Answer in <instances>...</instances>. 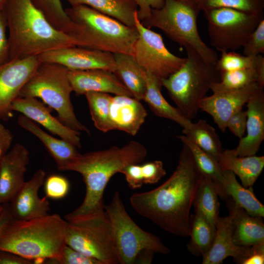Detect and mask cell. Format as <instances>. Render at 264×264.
Returning <instances> with one entry per match:
<instances>
[{"mask_svg": "<svg viewBox=\"0 0 264 264\" xmlns=\"http://www.w3.org/2000/svg\"><path fill=\"white\" fill-rule=\"evenodd\" d=\"M13 220L9 208L4 207L3 210L0 216V237Z\"/></svg>", "mask_w": 264, "mask_h": 264, "instance_id": "51", "label": "cell"}, {"mask_svg": "<svg viewBox=\"0 0 264 264\" xmlns=\"http://www.w3.org/2000/svg\"><path fill=\"white\" fill-rule=\"evenodd\" d=\"M246 112L242 109L235 111L228 119L226 129L239 139L244 136L246 131Z\"/></svg>", "mask_w": 264, "mask_h": 264, "instance_id": "43", "label": "cell"}, {"mask_svg": "<svg viewBox=\"0 0 264 264\" xmlns=\"http://www.w3.org/2000/svg\"><path fill=\"white\" fill-rule=\"evenodd\" d=\"M125 176L129 187L132 189L140 188L144 184L141 165L134 164L129 165L120 172Z\"/></svg>", "mask_w": 264, "mask_h": 264, "instance_id": "44", "label": "cell"}, {"mask_svg": "<svg viewBox=\"0 0 264 264\" xmlns=\"http://www.w3.org/2000/svg\"><path fill=\"white\" fill-rule=\"evenodd\" d=\"M137 6V15L141 22L147 20L152 9H158L164 5V0H132Z\"/></svg>", "mask_w": 264, "mask_h": 264, "instance_id": "45", "label": "cell"}, {"mask_svg": "<svg viewBox=\"0 0 264 264\" xmlns=\"http://www.w3.org/2000/svg\"><path fill=\"white\" fill-rule=\"evenodd\" d=\"M259 88L257 83L234 90L223 89L212 85L210 90L213 94L205 96L201 101L199 110L210 114L218 128L224 132L231 115L237 110L242 109Z\"/></svg>", "mask_w": 264, "mask_h": 264, "instance_id": "15", "label": "cell"}, {"mask_svg": "<svg viewBox=\"0 0 264 264\" xmlns=\"http://www.w3.org/2000/svg\"><path fill=\"white\" fill-rule=\"evenodd\" d=\"M182 133L217 160L223 150L215 129L205 120L199 119L182 130Z\"/></svg>", "mask_w": 264, "mask_h": 264, "instance_id": "31", "label": "cell"}, {"mask_svg": "<svg viewBox=\"0 0 264 264\" xmlns=\"http://www.w3.org/2000/svg\"><path fill=\"white\" fill-rule=\"evenodd\" d=\"M56 29L69 36L72 22L63 7L61 0H31Z\"/></svg>", "mask_w": 264, "mask_h": 264, "instance_id": "35", "label": "cell"}, {"mask_svg": "<svg viewBox=\"0 0 264 264\" xmlns=\"http://www.w3.org/2000/svg\"><path fill=\"white\" fill-rule=\"evenodd\" d=\"M218 196L213 181L202 175L195 195L193 205L195 211L202 214L215 226L219 217Z\"/></svg>", "mask_w": 264, "mask_h": 264, "instance_id": "32", "label": "cell"}, {"mask_svg": "<svg viewBox=\"0 0 264 264\" xmlns=\"http://www.w3.org/2000/svg\"><path fill=\"white\" fill-rule=\"evenodd\" d=\"M67 221L57 214L26 220H13L0 237V251L38 264L55 262L66 245Z\"/></svg>", "mask_w": 264, "mask_h": 264, "instance_id": "4", "label": "cell"}, {"mask_svg": "<svg viewBox=\"0 0 264 264\" xmlns=\"http://www.w3.org/2000/svg\"><path fill=\"white\" fill-rule=\"evenodd\" d=\"M2 204H3L1 203V201L0 200V216L1 214L4 209V206H3Z\"/></svg>", "mask_w": 264, "mask_h": 264, "instance_id": "54", "label": "cell"}, {"mask_svg": "<svg viewBox=\"0 0 264 264\" xmlns=\"http://www.w3.org/2000/svg\"><path fill=\"white\" fill-rule=\"evenodd\" d=\"M55 264H102L98 260L88 256L66 244Z\"/></svg>", "mask_w": 264, "mask_h": 264, "instance_id": "41", "label": "cell"}, {"mask_svg": "<svg viewBox=\"0 0 264 264\" xmlns=\"http://www.w3.org/2000/svg\"><path fill=\"white\" fill-rule=\"evenodd\" d=\"M254 68L257 75V84L260 88L264 87V57L262 54L256 57Z\"/></svg>", "mask_w": 264, "mask_h": 264, "instance_id": "50", "label": "cell"}, {"mask_svg": "<svg viewBox=\"0 0 264 264\" xmlns=\"http://www.w3.org/2000/svg\"><path fill=\"white\" fill-rule=\"evenodd\" d=\"M223 176L221 184L215 186L218 195L224 200L231 199L251 216L264 218V206L256 197L251 187L245 188L240 184L231 171H223Z\"/></svg>", "mask_w": 264, "mask_h": 264, "instance_id": "25", "label": "cell"}, {"mask_svg": "<svg viewBox=\"0 0 264 264\" xmlns=\"http://www.w3.org/2000/svg\"><path fill=\"white\" fill-rule=\"evenodd\" d=\"M66 221V244L102 264H119L113 229L106 213L102 216Z\"/></svg>", "mask_w": 264, "mask_h": 264, "instance_id": "10", "label": "cell"}, {"mask_svg": "<svg viewBox=\"0 0 264 264\" xmlns=\"http://www.w3.org/2000/svg\"><path fill=\"white\" fill-rule=\"evenodd\" d=\"M113 54L116 65L114 73L133 97L143 100L147 88L146 71L138 64L133 56L122 53Z\"/></svg>", "mask_w": 264, "mask_h": 264, "instance_id": "28", "label": "cell"}, {"mask_svg": "<svg viewBox=\"0 0 264 264\" xmlns=\"http://www.w3.org/2000/svg\"><path fill=\"white\" fill-rule=\"evenodd\" d=\"M85 95L94 126L103 132L113 130L110 115L112 96L109 93L93 91Z\"/></svg>", "mask_w": 264, "mask_h": 264, "instance_id": "34", "label": "cell"}, {"mask_svg": "<svg viewBox=\"0 0 264 264\" xmlns=\"http://www.w3.org/2000/svg\"><path fill=\"white\" fill-rule=\"evenodd\" d=\"M44 184L45 196L53 199L64 198L68 193L70 188L68 180L65 177L58 175L48 176Z\"/></svg>", "mask_w": 264, "mask_h": 264, "instance_id": "39", "label": "cell"}, {"mask_svg": "<svg viewBox=\"0 0 264 264\" xmlns=\"http://www.w3.org/2000/svg\"><path fill=\"white\" fill-rule=\"evenodd\" d=\"M7 30L5 16L2 12H0V66L9 61V43Z\"/></svg>", "mask_w": 264, "mask_h": 264, "instance_id": "46", "label": "cell"}, {"mask_svg": "<svg viewBox=\"0 0 264 264\" xmlns=\"http://www.w3.org/2000/svg\"><path fill=\"white\" fill-rule=\"evenodd\" d=\"M17 121L22 128L34 135L42 142L55 160L59 170L65 171L67 166L79 155L75 146L50 135L25 116L20 115Z\"/></svg>", "mask_w": 264, "mask_h": 264, "instance_id": "24", "label": "cell"}, {"mask_svg": "<svg viewBox=\"0 0 264 264\" xmlns=\"http://www.w3.org/2000/svg\"><path fill=\"white\" fill-rule=\"evenodd\" d=\"M233 223L231 216L219 217L216 224V233L213 243L207 253L202 257V264H221L228 257L233 258L238 264L247 257L252 246L236 244L233 239Z\"/></svg>", "mask_w": 264, "mask_h": 264, "instance_id": "20", "label": "cell"}, {"mask_svg": "<svg viewBox=\"0 0 264 264\" xmlns=\"http://www.w3.org/2000/svg\"><path fill=\"white\" fill-rule=\"evenodd\" d=\"M65 10L73 23L69 36L75 40L77 46L133 56L139 36L135 26H129L84 5Z\"/></svg>", "mask_w": 264, "mask_h": 264, "instance_id": "5", "label": "cell"}, {"mask_svg": "<svg viewBox=\"0 0 264 264\" xmlns=\"http://www.w3.org/2000/svg\"><path fill=\"white\" fill-rule=\"evenodd\" d=\"M184 64L167 78L161 80L177 108L187 119L195 118L199 104L212 85L220 81V73L216 65L206 61L193 48H185Z\"/></svg>", "mask_w": 264, "mask_h": 264, "instance_id": "6", "label": "cell"}, {"mask_svg": "<svg viewBox=\"0 0 264 264\" xmlns=\"http://www.w3.org/2000/svg\"><path fill=\"white\" fill-rule=\"evenodd\" d=\"M154 252L148 249H145L140 251L138 254L135 263L139 262L140 264H151L152 263Z\"/></svg>", "mask_w": 264, "mask_h": 264, "instance_id": "52", "label": "cell"}, {"mask_svg": "<svg viewBox=\"0 0 264 264\" xmlns=\"http://www.w3.org/2000/svg\"><path fill=\"white\" fill-rule=\"evenodd\" d=\"M257 83L254 67L227 71L220 73L219 82L213 85L225 89H238Z\"/></svg>", "mask_w": 264, "mask_h": 264, "instance_id": "37", "label": "cell"}, {"mask_svg": "<svg viewBox=\"0 0 264 264\" xmlns=\"http://www.w3.org/2000/svg\"><path fill=\"white\" fill-rule=\"evenodd\" d=\"M105 213L113 229L120 264L135 263L139 253L145 249L167 255L170 250L155 235L138 226L127 212L119 192L105 205Z\"/></svg>", "mask_w": 264, "mask_h": 264, "instance_id": "9", "label": "cell"}, {"mask_svg": "<svg viewBox=\"0 0 264 264\" xmlns=\"http://www.w3.org/2000/svg\"><path fill=\"white\" fill-rule=\"evenodd\" d=\"M71 6L84 5L113 18L131 27H135L137 6L132 0H65Z\"/></svg>", "mask_w": 264, "mask_h": 264, "instance_id": "29", "label": "cell"}, {"mask_svg": "<svg viewBox=\"0 0 264 264\" xmlns=\"http://www.w3.org/2000/svg\"><path fill=\"white\" fill-rule=\"evenodd\" d=\"M256 57L246 56L234 51L221 52L216 66L220 73L254 67Z\"/></svg>", "mask_w": 264, "mask_h": 264, "instance_id": "38", "label": "cell"}, {"mask_svg": "<svg viewBox=\"0 0 264 264\" xmlns=\"http://www.w3.org/2000/svg\"><path fill=\"white\" fill-rule=\"evenodd\" d=\"M29 163V153L22 144L16 143L3 156L0 164V200L10 202L21 188Z\"/></svg>", "mask_w": 264, "mask_h": 264, "instance_id": "17", "label": "cell"}, {"mask_svg": "<svg viewBox=\"0 0 264 264\" xmlns=\"http://www.w3.org/2000/svg\"><path fill=\"white\" fill-rule=\"evenodd\" d=\"M41 63L37 56L10 60L0 66V120L12 116L13 102Z\"/></svg>", "mask_w": 264, "mask_h": 264, "instance_id": "13", "label": "cell"}, {"mask_svg": "<svg viewBox=\"0 0 264 264\" xmlns=\"http://www.w3.org/2000/svg\"><path fill=\"white\" fill-rule=\"evenodd\" d=\"M216 233V226L202 214L195 211L190 217V240L187 244V250L195 256L205 255L210 249Z\"/></svg>", "mask_w": 264, "mask_h": 264, "instance_id": "30", "label": "cell"}, {"mask_svg": "<svg viewBox=\"0 0 264 264\" xmlns=\"http://www.w3.org/2000/svg\"><path fill=\"white\" fill-rule=\"evenodd\" d=\"M203 12L207 22L210 43L221 53L242 47L249 35L264 19V13H248L227 7Z\"/></svg>", "mask_w": 264, "mask_h": 264, "instance_id": "11", "label": "cell"}, {"mask_svg": "<svg viewBox=\"0 0 264 264\" xmlns=\"http://www.w3.org/2000/svg\"><path fill=\"white\" fill-rule=\"evenodd\" d=\"M11 109L12 111L19 112L40 124L52 134L72 144L78 149L81 148L80 132L69 128L54 117L37 98L18 97L13 102Z\"/></svg>", "mask_w": 264, "mask_h": 264, "instance_id": "18", "label": "cell"}, {"mask_svg": "<svg viewBox=\"0 0 264 264\" xmlns=\"http://www.w3.org/2000/svg\"><path fill=\"white\" fill-rule=\"evenodd\" d=\"M177 137L189 149L199 172L203 175L210 177L214 182L216 187L219 186L222 181L223 176V171L220 169L218 160L200 148L185 135H177Z\"/></svg>", "mask_w": 264, "mask_h": 264, "instance_id": "33", "label": "cell"}, {"mask_svg": "<svg viewBox=\"0 0 264 264\" xmlns=\"http://www.w3.org/2000/svg\"><path fill=\"white\" fill-rule=\"evenodd\" d=\"M177 166L161 185L147 192L132 194L130 204L141 216L175 236H189L190 213L202 174L184 144Z\"/></svg>", "mask_w": 264, "mask_h": 264, "instance_id": "1", "label": "cell"}, {"mask_svg": "<svg viewBox=\"0 0 264 264\" xmlns=\"http://www.w3.org/2000/svg\"><path fill=\"white\" fill-rule=\"evenodd\" d=\"M13 138L11 131L0 122V164L3 156L10 149Z\"/></svg>", "mask_w": 264, "mask_h": 264, "instance_id": "47", "label": "cell"}, {"mask_svg": "<svg viewBox=\"0 0 264 264\" xmlns=\"http://www.w3.org/2000/svg\"><path fill=\"white\" fill-rule=\"evenodd\" d=\"M146 81L147 88L143 100L151 110L159 117L176 122L183 129L188 127L191 120L186 118L176 107L170 105L162 95L161 80L146 72Z\"/></svg>", "mask_w": 264, "mask_h": 264, "instance_id": "27", "label": "cell"}, {"mask_svg": "<svg viewBox=\"0 0 264 264\" xmlns=\"http://www.w3.org/2000/svg\"><path fill=\"white\" fill-rule=\"evenodd\" d=\"M42 62L62 65L69 70L104 69L114 73L113 53L77 46L64 47L39 56Z\"/></svg>", "mask_w": 264, "mask_h": 264, "instance_id": "14", "label": "cell"}, {"mask_svg": "<svg viewBox=\"0 0 264 264\" xmlns=\"http://www.w3.org/2000/svg\"><path fill=\"white\" fill-rule=\"evenodd\" d=\"M147 154L146 147L134 140L122 147L80 154L65 171L82 175L86 194L82 204L65 215V220L70 221L104 215V193L110 178L127 166L143 162Z\"/></svg>", "mask_w": 264, "mask_h": 264, "instance_id": "2", "label": "cell"}, {"mask_svg": "<svg viewBox=\"0 0 264 264\" xmlns=\"http://www.w3.org/2000/svg\"><path fill=\"white\" fill-rule=\"evenodd\" d=\"M31 262L14 253L0 251V264H30Z\"/></svg>", "mask_w": 264, "mask_h": 264, "instance_id": "49", "label": "cell"}, {"mask_svg": "<svg viewBox=\"0 0 264 264\" xmlns=\"http://www.w3.org/2000/svg\"><path fill=\"white\" fill-rule=\"evenodd\" d=\"M6 0H0V12H2L6 3Z\"/></svg>", "mask_w": 264, "mask_h": 264, "instance_id": "53", "label": "cell"}, {"mask_svg": "<svg viewBox=\"0 0 264 264\" xmlns=\"http://www.w3.org/2000/svg\"><path fill=\"white\" fill-rule=\"evenodd\" d=\"M68 76L73 91L79 95L100 92L114 95H132L113 72L104 69L69 70Z\"/></svg>", "mask_w": 264, "mask_h": 264, "instance_id": "19", "label": "cell"}, {"mask_svg": "<svg viewBox=\"0 0 264 264\" xmlns=\"http://www.w3.org/2000/svg\"><path fill=\"white\" fill-rule=\"evenodd\" d=\"M243 55L255 56L264 53V19L248 37L243 46Z\"/></svg>", "mask_w": 264, "mask_h": 264, "instance_id": "40", "label": "cell"}, {"mask_svg": "<svg viewBox=\"0 0 264 264\" xmlns=\"http://www.w3.org/2000/svg\"><path fill=\"white\" fill-rule=\"evenodd\" d=\"M163 7L152 9L150 17L141 22L148 28L162 30L171 40L185 48H193L206 61L216 65V52L201 39L197 26L200 11L190 0H164Z\"/></svg>", "mask_w": 264, "mask_h": 264, "instance_id": "8", "label": "cell"}, {"mask_svg": "<svg viewBox=\"0 0 264 264\" xmlns=\"http://www.w3.org/2000/svg\"><path fill=\"white\" fill-rule=\"evenodd\" d=\"M46 173L37 170L31 178L25 181L22 186L10 201L9 209L14 220H26L48 214L50 208L47 198H41L39 191L44 184Z\"/></svg>", "mask_w": 264, "mask_h": 264, "instance_id": "16", "label": "cell"}, {"mask_svg": "<svg viewBox=\"0 0 264 264\" xmlns=\"http://www.w3.org/2000/svg\"><path fill=\"white\" fill-rule=\"evenodd\" d=\"M233 223L234 242L242 246L264 243L263 218L253 216L237 206L230 198L225 199Z\"/></svg>", "mask_w": 264, "mask_h": 264, "instance_id": "23", "label": "cell"}, {"mask_svg": "<svg viewBox=\"0 0 264 264\" xmlns=\"http://www.w3.org/2000/svg\"><path fill=\"white\" fill-rule=\"evenodd\" d=\"M222 171L232 172L240 178L242 185L252 187L261 175L264 167V156L255 155L239 156L234 149L223 150L218 159Z\"/></svg>", "mask_w": 264, "mask_h": 264, "instance_id": "26", "label": "cell"}, {"mask_svg": "<svg viewBox=\"0 0 264 264\" xmlns=\"http://www.w3.org/2000/svg\"><path fill=\"white\" fill-rule=\"evenodd\" d=\"M135 26L139 36L134 46L133 57L147 72L162 80L184 64L186 58L175 55L166 47L161 35L143 25L135 15Z\"/></svg>", "mask_w": 264, "mask_h": 264, "instance_id": "12", "label": "cell"}, {"mask_svg": "<svg viewBox=\"0 0 264 264\" xmlns=\"http://www.w3.org/2000/svg\"><path fill=\"white\" fill-rule=\"evenodd\" d=\"M147 112L140 101L132 96L114 95L110 115L114 130L135 135L145 121Z\"/></svg>", "mask_w": 264, "mask_h": 264, "instance_id": "22", "label": "cell"}, {"mask_svg": "<svg viewBox=\"0 0 264 264\" xmlns=\"http://www.w3.org/2000/svg\"><path fill=\"white\" fill-rule=\"evenodd\" d=\"M200 11L227 7L251 13H263L264 0H190Z\"/></svg>", "mask_w": 264, "mask_h": 264, "instance_id": "36", "label": "cell"}, {"mask_svg": "<svg viewBox=\"0 0 264 264\" xmlns=\"http://www.w3.org/2000/svg\"><path fill=\"white\" fill-rule=\"evenodd\" d=\"M68 70L60 64L42 62L18 97L40 98L57 112V118L64 125L89 134V130L79 120L74 110L70 99L73 89Z\"/></svg>", "mask_w": 264, "mask_h": 264, "instance_id": "7", "label": "cell"}, {"mask_svg": "<svg viewBox=\"0 0 264 264\" xmlns=\"http://www.w3.org/2000/svg\"><path fill=\"white\" fill-rule=\"evenodd\" d=\"M144 184H154L166 174L162 161L155 160L141 165Z\"/></svg>", "mask_w": 264, "mask_h": 264, "instance_id": "42", "label": "cell"}, {"mask_svg": "<svg viewBox=\"0 0 264 264\" xmlns=\"http://www.w3.org/2000/svg\"><path fill=\"white\" fill-rule=\"evenodd\" d=\"M2 12L8 33L9 61L77 46L73 38L54 28L31 0H6Z\"/></svg>", "mask_w": 264, "mask_h": 264, "instance_id": "3", "label": "cell"}, {"mask_svg": "<svg viewBox=\"0 0 264 264\" xmlns=\"http://www.w3.org/2000/svg\"><path fill=\"white\" fill-rule=\"evenodd\" d=\"M246 135L234 149L239 156L255 155L264 140V93L259 88L246 103Z\"/></svg>", "mask_w": 264, "mask_h": 264, "instance_id": "21", "label": "cell"}, {"mask_svg": "<svg viewBox=\"0 0 264 264\" xmlns=\"http://www.w3.org/2000/svg\"><path fill=\"white\" fill-rule=\"evenodd\" d=\"M264 264V243L252 246V251L241 264Z\"/></svg>", "mask_w": 264, "mask_h": 264, "instance_id": "48", "label": "cell"}]
</instances>
